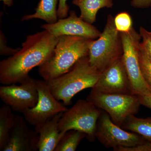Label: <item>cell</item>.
<instances>
[{"mask_svg": "<svg viewBox=\"0 0 151 151\" xmlns=\"http://www.w3.org/2000/svg\"><path fill=\"white\" fill-rule=\"evenodd\" d=\"M131 5L135 9L148 8L151 7V0H132Z\"/></svg>", "mask_w": 151, "mask_h": 151, "instance_id": "26", "label": "cell"}, {"mask_svg": "<svg viewBox=\"0 0 151 151\" xmlns=\"http://www.w3.org/2000/svg\"><path fill=\"white\" fill-rule=\"evenodd\" d=\"M123 53L121 34L115 27L114 18L109 14L103 32L90 43L88 55L89 63L102 72L111 63L122 58Z\"/></svg>", "mask_w": 151, "mask_h": 151, "instance_id": "4", "label": "cell"}, {"mask_svg": "<svg viewBox=\"0 0 151 151\" xmlns=\"http://www.w3.org/2000/svg\"><path fill=\"white\" fill-rule=\"evenodd\" d=\"M26 122L22 116L15 115L14 124L2 151L38 150V134L29 127Z\"/></svg>", "mask_w": 151, "mask_h": 151, "instance_id": "13", "label": "cell"}, {"mask_svg": "<svg viewBox=\"0 0 151 151\" xmlns=\"http://www.w3.org/2000/svg\"><path fill=\"white\" fill-rule=\"evenodd\" d=\"M86 136L84 132L77 130L68 131L63 136L54 151H76L81 141Z\"/></svg>", "mask_w": 151, "mask_h": 151, "instance_id": "19", "label": "cell"}, {"mask_svg": "<svg viewBox=\"0 0 151 151\" xmlns=\"http://www.w3.org/2000/svg\"><path fill=\"white\" fill-rule=\"evenodd\" d=\"M72 3L80 9V17L92 24L96 22L99 10L104 8H111L113 5L111 0H73Z\"/></svg>", "mask_w": 151, "mask_h": 151, "instance_id": "15", "label": "cell"}, {"mask_svg": "<svg viewBox=\"0 0 151 151\" xmlns=\"http://www.w3.org/2000/svg\"><path fill=\"white\" fill-rule=\"evenodd\" d=\"M102 111L87 100H78L63 113L60 119L59 130L62 137L68 131L77 130L85 133L89 142H94L97 122Z\"/></svg>", "mask_w": 151, "mask_h": 151, "instance_id": "5", "label": "cell"}, {"mask_svg": "<svg viewBox=\"0 0 151 151\" xmlns=\"http://www.w3.org/2000/svg\"><path fill=\"white\" fill-rule=\"evenodd\" d=\"M139 33L142 37L141 47L151 60V31L141 26L139 28Z\"/></svg>", "mask_w": 151, "mask_h": 151, "instance_id": "22", "label": "cell"}, {"mask_svg": "<svg viewBox=\"0 0 151 151\" xmlns=\"http://www.w3.org/2000/svg\"><path fill=\"white\" fill-rule=\"evenodd\" d=\"M36 84L39 95L37 104L22 113L27 122L35 127L68 110L65 105L53 96L46 81L37 80Z\"/></svg>", "mask_w": 151, "mask_h": 151, "instance_id": "9", "label": "cell"}, {"mask_svg": "<svg viewBox=\"0 0 151 151\" xmlns=\"http://www.w3.org/2000/svg\"><path fill=\"white\" fill-rule=\"evenodd\" d=\"M86 100L106 112L113 123L121 127L129 116L137 113L142 105L138 95L104 93L93 89Z\"/></svg>", "mask_w": 151, "mask_h": 151, "instance_id": "6", "label": "cell"}, {"mask_svg": "<svg viewBox=\"0 0 151 151\" xmlns=\"http://www.w3.org/2000/svg\"><path fill=\"white\" fill-rule=\"evenodd\" d=\"M59 0H40L35 9V12L23 17L22 21L37 19L43 20L47 23L52 24L58 20L57 8Z\"/></svg>", "mask_w": 151, "mask_h": 151, "instance_id": "16", "label": "cell"}, {"mask_svg": "<svg viewBox=\"0 0 151 151\" xmlns=\"http://www.w3.org/2000/svg\"><path fill=\"white\" fill-rule=\"evenodd\" d=\"M115 151H151V143L145 142L131 147H120L113 149Z\"/></svg>", "mask_w": 151, "mask_h": 151, "instance_id": "24", "label": "cell"}, {"mask_svg": "<svg viewBox=\"0 0 151 151\" xmlns=\"http://www.w3.org/2000/svg\"><path fill=\"white\" fill-rule=\"evenodd\" d=\"M111 1H113V0H111Z\"/></svg>", "mask_w": 151, "mask_h": 151, "instance_id": "29", "label": "cell"}, {"mask_svg": "<svg viewBox=\"0 0 151 151\" xmlns=\"http://www.w3.org/2000/svg\"><path fill=\"white\" fill-rule=\"evenodd\" d=\"M101 73L90 65L88 56L79 60L67 73L46 81L53 96L67 106L78 92L93 88Z\"/></svg>", "mask_w": 151, "mask_h": 151, "instance_id": "3", "label": "cell"}, {"mask_svg": "<svg viewBox=\"0 0 151 151\" xmlns=\"http://www.w3.org/2000/svg\"><path fill=\"white\" fill-rule=\"evenodd\" d=\"M37 80L28 77L20 83L0 86V97L6 105L14 111L22 113L33 108L38 100Z\"/></svg>", "mask_w": 151, "mask_h": 151, "instance_id": "10", "label": "cell"}, {"mask_svg": "<svg viewBox=\"0 0 151 151\" xmlns=\"http://www.w3.org/2000/svg\"><path fill=\"white\" fill-rule=\"evenodd\" d=\"M69 16L58 19L56 22L42 25L43 29L55 37L63 35L74 36L95 40L101 33L97 27L78 17L75 12L70 11Z\"/></svg>", "mask_w": 151, "mask_h": 151, "instance_id": "12", "label": "cell"}, {"mask_svg": "<svg viewBox=\"0 0 151 151\" xmlns=\"http://www.w3.org/2000/svg\"><path fill=\"white\" fill-rule=\"evenodd\" d=\"M95 137L105 147L113 150L133 147L146 141L140 135L127 132L113 123L108 113L103 111L97 122Z\"/></svg>", "mask_w": 151, "mask_h": 151, "instance_id": "8", "label": "cell"}, {"mask_svg": "<svg viewBox=\"0 0 151 151\" xmlns=\"http://www.w3.org/2000/svg\"><path fill=\"white\" fill-rule=\"evenodd\" d=\"M114 24L119 32H127L133 27L132 17L127 12H122L114 17Z\"/></svg>", "mask_w": 151, "mask_h": 151, "instance_id": "20", "label": "cell"}, {"mask_svg": "<svg viewBox=\"0 0 151 151\" xmlns=\"http://www.w3.org/2000/svg\"><path fill=\"white\" fill-rule=\"evenodd\" d=\"M58 40L45 30L28 36L18 51L0 62V83L9 85L24 81L31 70L51 55Z\"/></svg>", "mask_w": 151, "mask_h": 151, "instance_id": "1", "label": "cell"}, {"mask_svg": "<svg viewBox=\"0 0 151 151\" xmlns=\"http://www.w3.org/2000/svg\"><path fill=\"white\" fill-rule=\"evenodd\" d=\"M63 113L35 127L38 134V148L39 151H54L62 138L59 130V122Z\"/></svg>", "mask_w": 151, "mask_h": 151, "instance_id": "14", "label": "cell"}, {"mask_svg": "<svg viewBox=\"0 0 151 151\" xmlns=\"http://www.w3.org/2000/svg\"><path fill=\"white\" fill-rule=\"evenodd\" d=\"M67 0H59L57 9L58 18L63 19L67 17L69 7L67 4Z\"/></svg>", "mask_w": 151, "mask_h": 151, "instance_id": "25", "label": "cell"}, {"mask_svg": "<svg viewBox=\"0 0 151 151\" xmlns=\"http://www.w3.org/2000/svg\"><path fill=\"white\" fill-rule=\"evenodd\" d=\"M12 109L9 105L5 104L0 108V151L7 142L11 130L15 122V116Z\"/></svg>", "mask_w": 151, "mask_h": 151, "instance_id": "18", "label": "cell"}, {"mask_svg": "<svg viewBox=\"0 0 151 151\" xmlns=\"http://www.w3.org/2000/svg\"><path fill=\"white\" fill-rule=\"evenodd\" d=\"M122 128L140 135L151 143V117L139 118L132 115L127 118Z\"/></svg>", "mask_w": 151, "mask_h": 151, "instance_id": "17", "label": "cell"}, {"mask_svg": "<svg viewBox=\"0 0 151 151\" xmlns=\"http://www.w3.org/2000/svg\"><path fill=\"white\" fill-rule=\"evenodd\" d=\"M141 105L151 109V94L139 96Z\"/></svg>", "mask_w": 151, "mask_h": 151, "instance_id": "27", "label": "cell"}, {"mask_svg": "<svg viewBox=\"0 0 151 151\" xmlns=\"http://www.w3.org/2000/svg\"><path fill=\"white\" fill-rule=\"evenodd\" d=\"M139 58L143 76L146 82L151 88V60L142 49L141 48L140 45Z\"/></svg>", "mask_w": 151, "mask_h": 151, "instance_id": "21", "label": "cell"}, {"mask_svg": "<svg viewBox=\"0 0 151 151\" xmlns=\"http://www.w3.org/2000/svg\"><path fill=\"white\" fill-rule=\"evenodd\" d=\"M92 40L74 36L58 37L51 55L39 66L41 77L48 81L67 73L79 60L88 56Z\"/></svg>", "mask_w": 151, "mask_h": 151, "instance_id": "2", "label": "cell"}, {"mask_svg": "<svg viewBox=\"0 0 151 151\" xmlns=\"http://www.w3.org/2000/svg\"><path fill=\"white\" fill-rule=\"evenodd\" d=\"M3 2L5 6H7L10 7L13 4V0H1Z\"/></svg>", "mask_w": 151, "mask_h": 151, "instance_id": "28", "label": "cell"}, {"mask_svg": "<svg viewBox=\"0 0 151 151\" xmlns=\"http://www.w3.org/2000/svg\"><path fill=\"white\" fill-rule=\"evenodd\" d=\"M124 53L123 59L132 94L138 96L151 94V88L142 73L139 54L142 37L134 27L127 32L121 33Z\"/></svg>", "mask_w": 151, "mask_h": 151, "instance_id": "7", "label": "cell"}, {"mask_svg": "<svg viewBox=\"0 0 151 151\" xmlns=\"http://www.w3.org/2000/svg\"><path fill=\"white\" fill-rule=\"evenodd\" d=\"M92 89L108 94H133L123 56L101 72L98 81Z\"/></svg>", "mask_w": 151, "mask_h": 151, "instance_id": "11", "label": "cell"}, {"mask_svg": "<svg viewBox=\"0 0 151 151\" xmlns=\"http://www.w3.org/2000/svg\"><path fill=\"white\" fill-rule=\"evenodd\" d=\"M0 41H1V48H0L1 55L12 56L20 49V48L15 49L8 47L6 46V40L5 36L1 31L0 33Z\"/></svg>", "mask_w": 151, "mask_h": 151, "instance_id": "23", "label": "cell"}]
</instances>
